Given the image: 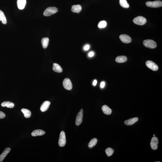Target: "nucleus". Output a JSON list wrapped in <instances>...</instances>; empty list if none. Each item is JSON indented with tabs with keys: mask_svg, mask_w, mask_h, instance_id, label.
Returning a JSON list of instances; mask_svg holds the SVG:
<instances>
[{
	"mask_svg": "<svg viewBox=\"0 0 162 162\" xmlns=\"http://www.w3.org/2000/svg\"><path fill=\"white\" fill-rule=\"evenodd\" d=\"M58 11L57 8L51 7L47 8L44 11L43 15L46 16H49L54 14Z\"/></svg>",
	"mask_w": 162,
	"mask_h": 162,
	"instance_id": "1",
	"label": "nucleus"
},
{
	"mask_svg": "<svg viewBox=\"0 0 162 162\" xmlns=\"http://www.w3.org/2000/svg\"><path fill=\"white\" fill-rule=\"evenodd\" d=\"M143 43L146 47L150 49H155L157 47V44L156 42L152 40H146L143 41Z\"/></svg>",
	"mask_w": 162,
	"mask_h": 162,
	"instance_id": "2",
	"label": "nucleus"
},
{
	"mask_svg": "<svg viewBox=\"0 0 162 162\" xmlns=\"http://www.w3.org/2000/svg\"><path fill=\"white\" fill-rule=\"evenodd\" d=\"M147 21L145 18L142 16H138L134 18L133 22L136 24L140 25H143L145 24Z\"/></svg>",
	"mask_w": 162,
	"mask_h": 162,
	"instance_id": "3",
	"label": "nucleus"
},
{
	"mask_svg": "<svg viewBox=\"0 0 162 162\" xmlns=\"http://www.w3.org/2000/svg\"><path fill=\"white\" fill-rule=\"evenodd\" d=\"M146 5L149 7L152 8H158L162 6V2L161 1H156L151 2L148 1L146 2Z\"/></svg>",
	"mask_w": 162,
	"mask_h": 162,
	"instance_id": "4",
	"label": "nucleus"
},
{
	"mask_svg": "<svg viewBox=\"0 0 162 162\" xmlns=\"http://www.w3.org/2000/svg\"><path fill=\"white\" fill-rule=\"evenodd\" d=\"M66 143V140L65 133L64 131L60 132L58 142L59 146L60 147H64Z\"/></svg>",
	"mask_w": 162,
	"mask_h": 162,
	"instance_id": "5",
	"label": "nucleus"
},
{
	"mask_svg": "<svg viewBox=\"0 0 162 162\" xmlns=\"http://www.w3.org/2000/svg\"><path fill=\"white\" fill-rule=\"evenodd\" d=\"M63 85L64 88L68 90H70L72 89V85L71 81L68 78H66L63 82Z\"/></svg>",
	"mask_w": 162,
	"mask_h": 162,
	"instance_id": "6",
	"label": "nucleus"
},
{
	"mask_svg": "<svg viewBox=\"0 0 162 162\" xmlns=\"http://www.w3.org/2000/svg\"><path fill=\"white\" fill-rule=\"evenodd\" d=\"M146 64L148 68L153 71H157L159 69V67L157 65L152 61L149 60L146 61Z\"/></svg>",
	"mask_w": 162,
	"mask_h": 162,
	"instance_id": "7",
	"label": "nucleus"
},
{
	"mask_svg": "<svg viewBox=\"0 0 162 162\" xmlns=\"http://www.w3.org/2000/svg\"><path fill=\"white\" fill-rule=\"evenodd\" d=\"M83 110L81 109L78 114L76 118L75 123L77 126H79L82 123L83 118Z\"/></svg>",
	"mask_w": 162,
	"mask_h": 162,
	"instance_id": "8",
	"label": "nucleus"
},
{
	"mask_svg": "<svg viewBox=\"0 0 162 162\" xmlns=\"http://www.w3.org/2000/svg\"><path fill=\"white\" fill-rule=\"evenodd\" d=\"M158 139L157 137L154 136L152 138L150 142L151 147L153 150H156L158 147Z\"/></svg>",
	"mask_w": 162,
	"mask_h": 162,
	"instance_id": "9",
	"label": "nucleus"
},
{
	"mask_svg": "<svg viewBox=\"0 0 162 162\" xmlns=\"http://www.w3.org/2000/svg\"><path fill=\"white\" fill-rule=\"evenodd\" d=\"M121 40L125 43H129L131 42V38L128 35L126 34H122L119 37Z\"/></svg>",
	"mask_w": 162,
	"mask_h": 162,
	"instance_id": "10",
	"label": "nucleus"
},
{
	"mask_svg": "<svg viewBox=\"0 0 162 162\" xmlns=\"http://www.w3.org/2000/svg\"><path fill=\"white\" fill-rule=\"evenodd\" d=\"M50 102L49 101H45L43 102L41 105L40 109L41 112H46L49 109L50 105Z\"/></svg>",
	"mask_w": 162,
	"mask_h": 162,
	"instance_id": "11",
	"label": "nucleus"
},
{
	"mask_svg": "<svg viewBox=\"0 0 162 162\" xmlns=\"http://www.w3.org/2000/svg\"><path fill=\"white\" fill-rule=\"evenodd\" d=\"M138 117H136L132 118L126 120L124 122L125 124L126 125L131 126L135 123L138 121Z\"/></svg>",
	"mask_w": 162,
	"mask_h": 162,
	"instance_id": "12",
	"label": "nucleus"
},
{
	"mask_svg": "<svg viewBox=\"0 0 162 162\" xmlns=\"http://www.w3.org/2000/svg\"><path fill=\"white\" fill-rule=\"evenodd\" d=\"M11 150V148L9 147L5 149L2 154L0 155V162H2L7 155L10 152Z\"/></svg>",
	"mask_w": 162,
	"mask_h": 162,
	"instance_id": "13",
	"label": "nucleus"
},
{
	"mask_svg": "<svg viewBox=\"0 0 162 162\" xmlns=\"http://www.w3.org/2000/svg\"><path fill=\"white\" fill-rule=\"evenodd\" d=\"M45 132L41 130H34L31 133V135L32 136L35 137L37 136H41L44 135L45 134Z\"/></svg>",
	"mask_w": 162,
	"mask_h": 162,
	"instance_id": "14",
	"label": "nucleus"
},
{
	"mask_svg": "<svg viewBox=\"0 0 162 162\" xmlns=\"http://www.w3.org/2000/svg\"><path fill=\"white\" fill-rule=\"evenodd\" d=\"M26 3V0H17V4L18 8L22 10L24 9Z\"/></svg>",
	"mask_w": 162,
	"mask_h": 162,
	"instance_id": "15",
	"label": "nucleus"
},
{
	"mask_svg": "<svg viewBox=\"0 0 162 162\" xmlns=\"http://www.w3.org/2000/svg\"><path fill=\"white\" fill-rule=\"evenodd\" d=\"M81 10L82 7L79 5H72L71 9L72 12L74 13H79Z\"/></svg>",
	"mask_w": 162,
	"mask_h": 162,
	"instance_id": "16",
	"label": "nucleus"
},
{
	"mask_svg": "<svg viewBox=\"0 0 162 162\" xmlns=\"http://www.w3.org/2000/svg\"><path fill=\"white\" fill-rule=\"evenodd\" d=\"M102 110L103 112L105 114L110 115L112 113V109L106 105L103 106L102 107Z\"/></svg>",
	"mask_w": 162,
	"mask_h": 162,
	"instance_id": "17",
	"label": "nucleus"
},
{
	"mask_svg": "<svg viewBox=\"0 0 162 162\" xmlns=\"http://www.w3.org/2000/svg\"><path fill=\"white\" fill-rule=\"evenodd\" d=\"M53 69L54 72L57 73H61L63 72V69L60 66L56 63L53 64Z\"/></svg>",
	"mask_w": 162,
	"mask_h": 162,
	"instance_id": "18",
	"label": "nucleus"
},
{
	"mask_svg": "<svg viewBox=\"0 0 162 162\" xmlns=\"http://www.w3.org/2000/svg\"><path fill=\"white\" fill-rule=\"evenodd\" d=\"M127 60V57L124 56H118L116 58V61L118 63H123L126 62Z\"/></svg>",
	"mask_w": 162,
	"mask_h": 162,
	"instance_id": "19",
	"label": "nucleus"
},
{
	"mask_svg": "<svg viewBox=\"0 0 162 162\" xmlns=\"http://www.w3.org/2000/svg\"><path fill=\"white\" fill-rule=\"evenodd\" d=\"M1 106L3 107H6L9 108H12L14 106V104L13 103L9 101H5L1 104Z\"/></svg>",
	"mask_w": 162,
	"mask_h": 162,
	"instance_id": "20",
	"label": "nucleus"
},
{
	"mask_svg": "<svg viewBox=\"0 0 162 162\" xmlns=\"http://www.w3.org/2000/svg\"><path fill=\"white\" fill-rule=\"evenodd\" d=\"M49 38L46 37L42 38L41 41L42 47L44 49H46L49 45Z\"/></svg>",
	"mask_w": 162,
	"mask_h": 162,
	"instance_id": "21",
	"label": "nucleus"
},
{
	"mask_svg": "<svg viewBox=\"0 0 162 162\" xmlns=\"http://www.w3.org/2000/svg\"><path fill=\"white\" fill-rule=\"evenodd\" d=\"M21 111L24 115V117L26 118H29L31 117V111L25 108L21 109Z\"/></svg>",
	"mask_w": 162,
	"mask_h": 162,
	"instance_id": "22",
	"label": "nucleus"
},
{
	"mask_svg": "<svg viewBox=\"0 0 162 162\" xmlns=\"http://www.w3.org/2000/svg\"><path fill=\"white\" fill-rule=\"evenodd\" d=\"M0 21H2L3 24H6L7 20L4 14L2 11L0 10Z\"/></svg>",
	"mask_w": 162,
	"mask_h": 162,
	"instance_id": "23",
	"label": "nucleus"
},
{
	"mask_svg": "<svg viewBox=\"0 0 162 162\" xmlns=\"http://www.w3.org/2000/svg\"><path fill=\"white\" fill-rule=\"evenodd\" d=\"M119 4L122 7L125 8H128L130 5L126 0H119Z\"/></svg>",
	"mask_w": 162,
	"mask_h": 162,
	"instance_id": "24",
	"label": "nucleus"
},
{
	"mask_svg": "<svg viewBox=\"0 0 162 162\" xmlns=\"http://www.w3.org/2000/svg\"><path fill=\"white\" fill-rule=\"evenodd\" d=\"M97 138H94L92 139L89 143L88 146L89 148H92L97 145Z\"/></svg>",
	"mask_w": 162,
	"mask_h": 162,
	"instance_id": "25",
	"label": "nucleus"
},
{
	"mask_svg": "<svg viewBox=\"0 0 162 162\" xmlns=\"http://www.w3.org/2000/svg\"><path fill=\"white\" fill-rule=\"evenodd\" d=\"M114 151L111 148H108L106 149L105 153L108 157L112 156L113 154Z\"/></svg>",
	"mask_w": 162,
	"mask_h": 162,
	"instance_id": "26",
	"label": "nucleus"
},
{
	"mask_svg": "<svg viewBox=\"0 0 162 162\" xmlns=\"http://www.w3.org/2000/svg\"><path fill=\"white\" fill-rule=\"evenodd\" d=\"M107 23L105 20H102L98 23V26L99 28H103L106 27Z\"/></svg>",
	"mask_w": 162,
	"mask_h": 162,
	"instance_id": "27",
	"label": "nucleus"
},
{
	"mask_svg": "<svg viewBox=\"0 0 162 162\" xmlns=\"http://www.w3.org/2000/svg\"><path fill=\"white\" fill-rule=\"evenodd\" d=\"M5 116V115L4 113L0 111V119L4 118Z\"/></svg>",
	"mask_w": 162,
	"mask_h": 162,
	"instance_id": "28",
	"label": "nucleus"
},
{
	"mask_svg": "<svg viewBox=\"0 0 162 162\" xmlns=\"http://www.w3.org/2000/svg\"><path fill=\"white\" fill-rule=\"evenodd\" d=\"M90 48V45H85L84 47V50H85L87 51L89 50Z\"/></svg>",
	"mask_w": 162,
	"mask_h": 162,
	"instance_id": "29",
	"label": "nucleus"
},
{
	"mask_svg": "<svg viewBox=\"0 0 162 162\" xmlns=\"http://www.w3.org/2000/svg\"><path fill=\"white\" fill-rule=\"evenodd\" d=\"M94 53L93 51L90 52L88 53V56L89 57H92L94 56Z\"/></svg>",
	"mask_w": 162,
	"mask_h": 162,
	"instance_id": "30",
	"label": "nucleus"
},
{
	"mask_svg": "<svg viewBox=\"0 0 162 162\" xmlns=\"http://www.w3.org/2000/svg\"><path fill=\"white\" fill-rule=\"evenodd\" d=\"M105 82L102 81L100 83V87L101 88H103L105 87Z\"/></svg>",
	"mask_w": 162,
	"mask_h": 162,
	"instance_id": "31",
	"label": "nucleus"
},
{
	"mask_svg": "<svg viewBox=\"0 0 162 162\" xmlns=\"http://www.w3.org/2000/svg\"><path fill=\"white\" fill-rule=\"evenodd\" d=\"M97 80H94V81H93V85L94 86H96V85H97Z\"/></svg>",
	"mask_w": 162,
	"mask_h": 162,
	"instance_id": "32",
	"label": "nucleus"
},
{
	"mask_svg": "<svg viewBox=\"0 0 162 162\" xmlns=\"http://www.w3.org/2000/svg\"><path fill=\"white\" fill-rule=\"evenodd\" d=\"M153 135L154 136H155V134H154V135Z\"/></svg>",
	"mask_w": 162,
	"mask_h": 162,
	"instance_id": "33",
	"label": "nucleus"
}]
</instances>
